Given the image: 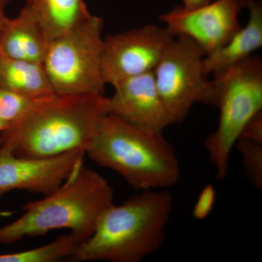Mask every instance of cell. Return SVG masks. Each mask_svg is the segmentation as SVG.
<instances>
[{
    "label": "cell",
    "mask_w": 262,
    "mask_h": 262,
    "mask_svg": "<svg viewBox=\"0 0 262 262\" xmlns=\"http://www.w3.org/2000/svg\"><path fill=\"white\" fill-rule=\"evenodd\" d=\"M108 114L103 94L61 95L38 100L0 133V147L19 158L45 159L87 149Z\"/></svg>",
    "instance_id": "obj_1"
},
{
    "label": "cell",
    "mask_w": 262,
    "mask_h": 262,
    "mask_svg": "<svg viewBox=\"0 0 262 262\" xmlns=\"http://www.w3.org/2000/svg\"><path fill=\"white\" fill-rule=\"evenodd\" d=\"M173 200L168 189L141 191L121 205L114 203L93 234L76 250L80 261L139 262L162 247Z\"/></svg>",
    "instance_id": "obj_2"
},
{
    "label": "cell",
    "mask_w": 262,
    "mask_h": 262,
    "mask_svg": "<svg viewBox=\"0 0 262 262\" xmlns=\"http://www.w3.org/2000/svg\"><path fill=\"white\" fill-rule=\"evenodd\" d=\"M114 199L108 181L81 163L54 192L27 203L21 216L0 227V244H14L60 229H70L86 241Z\"/></svg>",
    "instance_id": "obj_3"
},
{
    "label": "cell",
    "mask_w": 262,
    "mask_h": 262,
    "mask_svg": "<svg viewBox=\"0 0 262 262\" xmlns=\"http://www.w3.org/2000/svg\"><path fill=\"white\" fill-rule=\"evenodd\" d=\"M85 155L137 190L169 189L181 177L178 157L163 134L136 128L110 114L103 117Z\"/></svg>",
    "instance_id": "obj_4"
},
{
    "label": "cell",
    "mask_w": 262,
    "mask_h": 262,
    "mask_svg": "<svg viewBox=\"0 0 262 262\" xmlns=\"http://www.w3.org/2000/svg\"><path fill=\"white\" fill-rule=\"evenodd\" d=\"M220 108L218 127L204 146L218 180L228 173L231 153L248 122L262 111V61L258 56L212 74Z\"/></svg>",
    "instance_id": "obj_5"
},
{
    "label": "cell",
    "mask_w": 262,
    "mask_h": 262,
    "mask_svg": "<svg viewBox=\"0 0 262 262\" xmlns=\"http://www.w3.org/2000/svg\"><path fill=\"white\" fill-rule=\"evenodd\" d=\"M103 27L91 14L50 41L42 65L57 94H103Z\"/></svg>",
    "instance_id": "obj_6"
},
{
    "label": "cell",
    "mask_w": 262,
    "mask_h": 262,
    "mask_svg": "<svg viewBox=\"0 0 262 262\" xmlns=\"http://www.w3.org/2000/svg\"><path fill=\"white\" fill-rule=\"evenodd\" d=\"M206 56L191 38L177 36L153 71L160 97L175 122L184 120L196 103L216 106L214 84L205 72Z\"/></svg>",
    "instance_id": "obj_7"
},
{
    "label": "cell",
    "mask_w": 262,
    "mask_h": 262,
    "mask_svg": "<svg viewBox=\"0 0 262 262\" xmlns=\"http://www.w3.org/2000/svg\"><path fill=\"white\" fill-rule=\"evenodd\" d=\"M166 27L147 24L103 39L102 74L105 83L120 82L151 72L175 39Z\"/></svg>",
    "instance_id": "obj_8"
},
{
    "label": "cell",
    "mask_w": 262,
    "mask_h": 262,
    "mask_svg": "<svg viewBox=\"0 0 262 262\" xmlns=\"http://www.w3.org/2000/svg\"><path fill=\"white\" fill-rule=\"evenodd\" d=\"M241 0H215L193 9L175 7L160 19L175 37L191 38L208 56L225 46L241 28Z\"/></svg>",
    "instance_id": "obj_9"
},
{
    "label": "cell",
    "mask_w": 262,
    "mask_h": 262,
    "mask_svg": "<svg viewBox=\"0 0 262 262\" xmlns=\"http://www.w3.org/2000/svg\"><path fill=\"white\" fill-rule=\"evenodd\" d=\"M85 151L75 150L45 159L19 158L0 147V198L14 190L48 195L84 163Z\"/></svg>",
    "instance_id": "obj_10"
},
{
    "label": "cell",
    "mask_w": 262,
    "mask_h": 262,
    "mask_svg": "<svg viewBox=\"0 0 262 262\" xmlns=\"http://www.w3.org/2000/svg\"><path fill=\"white\" fill-rule=\"evenodd\" d=\"M108 98V114L141 130L163 134L176 123L160 97L153 72L120 82Z\"/></svg>",
    "instance_id": "obj_11"
},
{
    "label": "cell",
    "mask_w": 262,
    "mask_h": 262,
    "mask_svg": "<svg viewBox=\"0 0 262 262\" xmlns=\"http://www.w3.org/2000/svg\"><path fill=\"white\" fill-rule=\"evenodd\" d=\"M50 41L40 20L27 5L0 26V54L9 58L42 63Z\"/></svg>",
    "instance_id": "obj_12"
},
{
    "label": "cell",
    "mask_w": 262,
    "mask_h": 262,
    "mask_svg": "<svg viewBox=\"0 0 262 262\" xmlns=\"http://www.w3.org/2000/svg\"><path fill=\"white\" fill-rule=\"evenodd\" d=\"M249 10L247 24L234 33L228 42L204 58L207 75L225 70L246 59L262 47V4L256 0H241Z\"/></svg>",
    "instance_id": "obj_13"
},
{
    "label": "cell",
    "mask_w": 262,
    "mask_h": 262,
    "mask_svg": "<svg viewBox=\"0 0 262 262\" xmlns=\"http://www.w3.org/2000/svg\"><path fill=\"white\" fill-rule=\"evenodd\" d=\"M0 87L35 100L44 99L56 94L42 63L14 59L2 54Z\"/></svg>",
    "instance_id": "obj_14"
},
{
    "label": "cell",
    "mask_w": 262,
    "mask_h": 262,
    "mask_svg": "<svg viewBox=\"0 0 262 262\" xmlns=\"http://www.w3.org/2000/svg\"><path fill=\"white\" fill-rule=\"evenodd\" d=\"M50 39L58 37L91 15L84 0H26Z\"/></svg>",
    "instance_id": "obj_15"
},
{
    "label": "cell",
    "mask_w": 262,
    "mask_h": 262,
    "mask_svg": "<svg viewBox=\"0 0 262 262\" xmlns=\"http://www.w3.org/2000/svg\"><path fill=\"white\" fill-rule=\"evenodd\" d=\"M85 241L73 232L62 234L50 244L20 252L0 255V262H56L72 258Z\"/></svg>",
    "instance_id": "obj_16"
},
{
    "label": "cell",
    "mask_w": 262,
    "mask_h": 262,
    "mask_svg": "<svg viewBox=\"0 0 262 262\" xmlns=\"http://www.w3.org/2000/svg\"><path fill=\"white\" fill-rule=\"evenodd\" d=\"M37 101L0 87V120L10 126L20 120Z\"/></svg>",
    "instance_id": "obj_17"
},
{
    "label": "cell",
    "mask_w": 262,
    "mask_h": 262,
    "mask_svg": "<svg viewBox=\"0 0 262 262\" xmlns=\"http://www.w3.org/2000/svg\"><path fill=\"white\" fill-rule=\"evenodd\" d=\"M242 157L245 173L250 183L258 189H262V144L247 140L236 143Z\"/></svg>",
    "instance_id": "obj_18"
},
{
    "label": "cell",
    "mask_w": 262,
    "mask_h": 262,
    "mask_svg": "<svg viewBox=\"0 0 262 262\" xmlns=\"http://www.w3.org/2000/svg\"><path fill=\"white\" fill-rule=\"evenodd\" d=\"M215 198L216 193L213 185L208 184L203 188L193 208L192 214L194 219L198 220L206 219L213 211Z\"/></svg>",
    "instance_id": "obj_19"
},
{
    "label": "cell",
    "mask_w": 262,
    "mask_h": 262,
    "mask_svg": "<svg viewBox=\"0 0 262 262\" xmlns=\"http://www.w3.org/2000/svg\"><path fill=\"white\" fill-rule=\"evenodd\" d=\"M241 139L262 144V111L248 122L239 136Z\"/></svg>",
    "instance_id": "obj_20"
},
{
    "label": "cell",
    "mask_w": 262,
    "mask_h": 262,
    "mask_svg": "<svg viewBox=\"0 0 262 262\" xmlns=\"http://www.w3.org/2000/svg\"><path fill=\"white\" fill-rule=\"evenodd\" d=\"M183 6L189 9L199 8V7L204 6L208 3H211L212 0H182Z\"/></svg>",
    "instance_id": "obj_21"
},
{
    "label": "cell",
    "mask_w": 262,
    "mask_h": 262,
    "mask_svg": "<svg viewBox=\"0 0 262 262\" xmlns=\"http://www.w3.org/2000/svg\"><path fill=\"white\" fill-rule=\"evenodd\" d=\"M11 1L12 0H0V26L7 17L5 10L7 6L11 3Z\"/></svg>",
    "instance_id": "obj_22"
},
{
    "label": "cell",
    "mask_w": 262,
    "mask_h": 262,
    "mask_svg": "<svg viewBox=\"0 0 262 262\" xmlns=\"http://www.w3.org/2000/svg\"><path fill=\"white\" fill-rule=\"evenodd\" d=\"M8 127V125H7L6 123H5L4 122L2 121V120H0V133H1L2 131L5 130V129Z\"/></svg>",
    "instance_id": "obj_23"
},
{
    "label": "cell",
    "mask_w": 262,
    "mask_h": 262,
    "mask_svg": "<svg viewBox=\"0 0 262 262\" xmlns=\"http://www.w3.org/2000/svg\"><path fill=\"white\" fill-rule=\"evenodd\" d=\"M8 215V212H0V218H1V217L7 216Z\"/></svg>",
    "instance_id": "obj_24"
}]
</instances>
